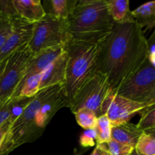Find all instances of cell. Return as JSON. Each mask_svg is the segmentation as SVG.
I'll use <instances>...</instances> for the list:
<instances>
[{
    "label": "cell",
    "mask_w": 155,
    "mask_h": 155,
    "mask_svg": "<svg viewBox=\"0 0 155 155\" xmlns=\"http://www.w3.org/2000/svg\"><path fill=\"white\" fill-rule=\"evenodd\" d=\"M12 18L0 15V50L12 33Z\"/></svg>",
    "instance_id": "obj_26"
},
{
    "label": "cell",
    "mask_w": 155,
    "mask_h": 155,
    "mask_svg": "<svg viewBox=\"0 0 155 155\" xmlns=\"http://www.w3.org/2000/svg\"><path fill=\"white\" fill-rule=\"evenodd\" d=\"M110 90L107 77L97 71L77 92L70 103L69 108L74 114L80 109H89L98 117L101 116V107Z\"/></svg>",
    "instance_id": "obj_6"
},
{
    "label": "cell",
    "mask_w": 155,
    "mask_h": 155,
    "mask_svg": "<svg viewBox=\"0 0 155 155\" xmlns=\"http://www.w3.org/2000/svg\"><path fill=\"white\" fill-rule=\"evenodd\" d=\"M110 155H131L135 151V147L121 143L111 139L106 144Z\"/></svg>",
    "instance_id": "obj_25"
},
{
    "label": "cell",
    "mask_w": 155,
    "mask_h": 155,
    "mask_svg": "<svg viewBox=\"0 0 155 155\" xmlns=\"http://www.w3.org/2000/svg\"><path fill=\"white\" fill-rule=\"evenodd\" d=\"M77 0H49L45 1V14L51 15L58 19L68 20L74 9L75 8Z\"/></svg>",
    "instance_id": "obj_16"
},
{
    "label": "cell",
    "mask_w": 155,
    "mask_h": 155,
    "mask_svg": "<svg viewBox=\"0 0 155 155\" xmlns=\"http://www.w3.org/2000/svg\"><path fill=\"white\" fill-rule=\"evenodd\" d=\"M0 15L10 18L18 16L16 10L14 7L13 0L0 1Z\"/></svg>",
    "instance_id": "obj_29"
},
{
    "label": "cell",
    "mask_w": 155,
    "mask_h": 155,
    "mask_svg": "<svg viewBox=\"0 0 155 155\" xmlns=\"http://www.w3.org/2000/svg\"><path fill=\"white\" fill-rule=\"evenodd\" d=\"M96 133L95 129L86 130L83 132L80 137V144L83 148H89L95 145Z\"/></svg>",
    "instance_id": "obj_27"
},
{
    "label": "cell",
    "mask_w": 155,
    "mask_h": 155,
    "mask_svg": "<svg viewBox=\"0 0 155 155\" xmlns=\"http://www.w3.org/2000/svg\"><path fill=\"white\" fill-rule=\"evenodd\" d=\"M149 107L147 103L124 98L110 89L101 107V115H107L112 126H117L129 123L136 114H140Z\"/></svg>",
    "instance_id": "obj_9"
},
{
    "label": "cell",
    "mask_w": 155,
    "mask_h": 155,
    "mask_svg": "<svg viewBox=\"0 0 155 155\" xmlns=\"http://www.w3.org/2000/svg\"><path fill=\"white\" fill-rule=\"evenodd\" d=\"M145 103H147V104H149L150 106H152L155 104V89L153 90V92L147 97V98L145 101Z\"/></svg>",
    "instance_id": "obj_32"
},
{
    "label": "cell",
    "mask_w": 155,
    "mask_h": 155,
    "mask_svg": "<svg viewBox=\"0 0 155 155\" xmlns=\"http://www.w3.org/2000/svg\"><path fill=\"white\" fill-rule=\"evenodd\" d=\"M148 46H149V49L152 47L155 46V27H154V30L153 31L152 34L151 35V36L149 37V39H148Z\"/></svg>",
    "instance_id": "obj_34"
},
{
    "label": "cell",
    "mask_w": 155,
    "mask_h": 155,
    "mask_svg": "<svg viewBox=\"0 0 155 155\" xmlns=\"http://www.w3.org/2000/svg\"><path fill=\"white\" fill-rule=\"evenodd\" d=\"M131 155H139V154H137V153H136V151H134V152H133V154H132Z\"/></svg>",
    "instance_id": "obj_37"
},
{
    "label": "cell",
    "mask_w": 155,
    "mask_h": 155,
    "mask_svg": "<svg viewBox=\"0 0 155 155\" xmlns=\"http://www.w3.org/2000/svg\"><path fill=\"white\" fill-rule=\"evenodd\" d=\"M108 11L115 23H123L134 20L130 10L129 0H108Z\"/></svg>",
    "instance_id": "obj_18"
},
{
    "label": "cell",
    "mask_w": 155,
    "mask_h": 155,
    "mask_svg": "<svg viewBox=\"0 0 155 155\" xmlns=\"http://www.w3.org/2000/svg\"><path fill=\"white\" fill-rule=\"evenodd\" d=\"M32 58L33 54L27 44L8 58L0 78V103L13 97L25 75L26 70Z\"/></svg>",
    "instance_id": "obj_8"
},
{
    "label": "cell",
    "mask_w": 155,
    "mask_h": 155,
    "mask_svg": "<svg viewBox=\"0 0 155 155\" xmlns=\"http://www.w3.org/2000/svg\"><path fill=\"white\" fill-rule=\"evenodd\" d=\"M142 132V130L138 128L136 124L130 122L112 126L111 139L117 142L135 147Z\"/></svg>",
    "instance_id": "obj_15"
},
{
    "label": "cell",
    "mask_w": 155,
    "mask_h": 155,
    "mask_svg": "<svg viewBox=\"0 0 155 155\" xmlns=\"http://www.w3.org/2000/svg\"><path fill=\"white\" fill-rule=\"evenodd\" d=\"M68 58V53L64 49V51L42 73L39 91L58 84H64Z\"/></svg>",
    "instance_id": "obj_12"
},
{
    "label": "cell",
    "mask_w": 155,
    "mask_h": 155,
    "mask_svg": "<svg viewBox=\"0 0 155 155\" xmlns=\"http://www.w3.org/2000/svg\"><path fill=\"white\" fill-rule=\"evenodd\" d=\"M155 89V68L147 59L143 64L129 76L115 92L132 101L145 103L147 97Z\"/></svg>",
    "instance_id": "obj_7"
},
{
    "label": "cell",
    "mask_w": 155,
    "mask_h": 155,
    "mask_svg": "<svg viewBox=\"0 0 155 155\" xmlns=\"http://www.w3.org/2000/svg\"><path fill=\"white\" fill-rule=\"evenodd\" d=\"M42 74L30 76L22 80L13 95V98H32L39 93V85L42 80Z\"/></svg>",
    "instance_id": "obj_19"
},
{
    "label": "cell",
    "mask_w": 155,
    "mask_h": 155,
    "mask_svg": "<svg viewBox=\"0 0 155 155\" xmlns=\"http://www.w3.org/2000/svg\"><path fill=\"white\" fill-rule=\"evenodd\" d=\"M64 107H69V103L65 95L64 84H61L56 92L42 104L37 112L36 116L37 127L44 131L54 114Z\"/></svg>",
    "instance_id": "obj_11"
},
{
    "label": "cell",
    "mask_w": 155,
    "mask_h": 155,
    "mask_svg": "<svg viewBox=\"0 0 155 155\" xmlns=\"http://www.w3.org/2000/svg\"><path fill=\"white\" fill-rule=\"evenodd\" d=\"M100 45L101 42L89 43L74 40L65 45L68 58L64 89L69 104L80 89L96 74Z\"/></svg>",
    "instance_id": "obj_3"
},
{
    "label": "cell",
    "mask_w": 155,
    "mask_h": 155,
    "mask_svg": "<svg viewBox=\"0 0 155 155\" xmlns=\"http://www.w3.org/2000/svg\"><path fill=\"white\" fill-rule=\"evenodd\" d=\"M148 60L155 68V48H150Z\"/></svg>",
    "instance_id": "obj_33"
},
{
    "label": "cell",
    "mask_w": 155,
    "mask_h": 155,
    "mask_svg": "<svg viewBox=\"0 0 155 155\" xmlns=\"http://www.w3.org/2000/svg\"><path fill=\"white\" fill-rule=\"evenodd\" d=\"M64 51V46H59L44 50L33 55L27 66L23 80L30 76L42 74L48 68V67L54 61H55Z\"/></svg>",
    "instance_id": "obj_13"
},
{
    "label": "cell",
    "mask_w": 155,
    "mask_h": 155,
    "mask_svg": "<svg viewBox=\"0 0 155 155\" xmlns=\"http://www.w3.org/2000/svg\"><path fill=\"white\" fill-rule=\"evenodd\" d=\"M61 84L40 90L27 106L21 116L11 126L0 148V155H8L21 145L36 141L44 131L36 124V116L42 104L56 92Z\"/></svg>",
    "instance_id": "obj_4"
},
{
    "label": "cell",
    "mask_w": 155,
    "mask_h": 155,
    "mask_svg": "<svg viewBox=\"0 0 155 155\" xmlns=\"http://www.w3.org/2000/svg\"><path fill=\"white\" fill-rule=\"evenodd\" d=\"M135 151L139 155H155V139L143 131L135 146Z\"/></svg>",
    "instance_id": "obj_21"
},
{
    "label": "cell",
    "mask_w": 155,
    "mask_h": 155,
    "mask_svg": "<svg viewBox=\"0 0 155 155\" xmlns=\"http://www.w3.org/2000/svg\"><path fill=\"white\" fill-rule=\"evenodd\" d=\"M13 5L18 16L30 23L39 22L45 15L39 0H13Z\"/></svg>",
    "instance_id": "obj_14"
},
{
    "label": "cell",
    "mask_w": 155,
    "mask_h": 155,
    "mask_svg": "<svg viewBox=\"0 0 155 155\" xmlns=\"http://www.w3.org/2000/svg\"><path fill=\"white\" fill-rule=\"evenodd\" d=\"M112 124L106 114L98 117L95 127L96 133V143L107 144L111 140Z\"/></svg>",
    "instance_id": "obj_20"
},
{
    "label": "cell",
    "mask_w": 155,
    "mask_h": 155,
    "mask_svg": "<svg viewBox=\"0 0 155 155\" xmlns=\"http://www.w3.org/2000/svg\"><path fill=\"white\" fill-rule=\"evenodd\" d=\"M33 27L34 24L25 21L18 15L12 18V31L0 50V63L28 44L31 39Z\"/></svg>",
    "instance_id": "obj_10"
},
{
    "label": "cell",
    "mask_w": 155,
    "mask_h": 155,
    "mask_svg": "<svg viewBox=\"0 0 155 155\" xmlns=\"http://www.w3.org/2000/svg\"><path fill=\"white\" fill-rule=\"evenodd\" d=\"M82 153H83V152H81V153H79V154H76V155H81V154H82Z\"/></svg>",
    "instance_id": "obj_38"
},
{
    "label": "cell",
    "mask_w": 155,
    "mask_h": 155,
    "mask_svg": "<svg viewBox=\"0 0 155 155\" xmlns=\"http://www.w3.org/2000/svg\"><path fill=\"white\" fill-rule=\"evenodd\" d=\"M148 39L136 20L115 23L110 34L101 42L97 71L107 77L111 90H116L129 76L148 59Z\"/></svg>",
    "instance_id": "obj_1"
},
{
    "label": "cell",
    "mask_w": 155,
    "mask_h": 155,
    "mask_svg": "<svg viewBox=\"0 0 155 155\" xmlns=\"http://www.w3.org/2000/svg\"><path fill=\"white\" fill-rule=\"evenodd\" d=\"M10 127L11 123L9 120H7L5 123L0 126V148H1L3 142H4L8 133Z\"/></svg>",
    "instance_id": "obj_30"
},
{
    "label": "cell",
    "mask_w": 155,
    "mask_h": 155,
    "mask_svg": "<svg viewBox=\"0 0 155 155\" xmlns=\"http://www.w3.org/2000/svg\"><path fill=\"white\" fill-rule=\"evenodd\" d=\"M34 97H32V98H24V97L14 98L12 109H11L10 117H9L8 120L11 123V126L21 116V114L23 113L24 109L30 104V101L34 98Z\"/></svg>",
    "instance_id": "obj_23"
},
{
    "label": "cell",
    "mask_w": 155,
    "mask_h": 155,
    "mask_svg": "<svg viewBox=\"0 0 155 155\" xmlns=\"http://www.w3.org/2000/svg\"><path fill=\"white\" fill-rule=\"evenodd\" d=\"M74 115L77 124L85 130L95 129L98 117L92 110L87 108L80 109Z\"/></svg>",
    "instance_id": "obj_22"
},
{
    "label": "cell",
    "mask_w": 155,
    "mask_h": 155,
    "mask_svg": "<svg viewBox=\"0 0 155 155\" xmlns=\"http://www.w3.org/2000/svg\"><path fill=\"white\" fill-rule=\"evenodd\" d=\"M132 16L143 28L150 30L155 27V1L142 5L131 12Z\"/></svg>",
    "instance_id": "obj_17"
},
{
    "label": "cell",
    "mask_w": 155,
    "mask_h": 155,
    "mask_svg": "<svg viewBox=\"0 0 155 155\" xmlns=\"http://www.w3.org/2000/svg\"><path fill=\"white\" fill-rule=\"evenodd\" d=\"M13 99V97H11L0 103V126L9 120Z\"/></svg>",
    "instance_id": "obj_28"
},
{
    "label": "cell",
    "mask_w": 155,
    "mask_h": 155,
    "mask_svg": "<svg viewBox=\"0 0 155 155\" xmlns=\"http://www.w3.org/2000/svg\"><path fill=\"white\" fill-rule=\"evenodd\" d=\"M141 118L136 124L139 130H144L155 127V104L145 109L140 113Z\"/></svg>",
    "instance_id": "obj_24"
},
{
    "label": "cell",
    "mask_w": 155,
    "mask_h": 155,
    "mask_svg": "<svg viewBox=\"0 0 155 155\" xmlns=\"http://www.w3.org/2000/svg\"><path fill=\"white\" fill-rule=\"evenodd\" d=\"M8 58L5 59V60L3 61L2 62H1V63H0V78H1L2 74L5 68V65H6V63H7Z\"/></svg>",
    "instance_id": "obj_36"
},
{
    "label": "cell",
    "mask_w": 155,
    "mask_h": 155,
    "mask_svg": "<svg viewBox=\"0 0 155 155\" xmlns=\"http://www.w3.org/2000/svg\"><path fill=\"white\" fill-rule=\"evenodd\" d=\"M90 155H110L106 144H96L95 149Z\"/></svg>",
    "instance_id": "obj_31"
},
{
    "label": "cell",
    "mask_w": 155,
    "mask_h": 155,
    "mask_svg": "<svg viewBox=\"0 0 155 155\" xmlns=\"http://www.w3.org/2000/svg\"><path fill=\"white\" fill-rule=\"evenodd\" d=\"M67 22L71 40L89 43L104 40L115 24L107 0H80Z\"/></svg>",
    "instance_id": "obj_2"
},
{
    "label": "cell",
    "mask_w": 155,
    "mask_h": 155,
    "mask_svg": "<svg viewBox=\"0 0 155 155\" xmlns=\"http://www.w3.org/2000/svg\"><path fill=\"white\" fill-rule=\"evenodd\" d=\"M70 40L67 20L45 14L41 21L34 24L28 47L33 56L48 48L65 46Z\"/></svg>",
    "instance_id": "obj_5"
},
{
    "label": "cell",
    "mask_w": 155,
    "mask_h": 155,
    "mask_svg": "<svg viewBox=\"0 0 155 155\" xmlns=\"http://www.w3.org/2000/svg\"><path fill=\"white\" fill-rule=\"evenodd\" d=\"M144 132L146 133H148V135L151 136L152 137H154L155 139V127H152V128L148 129V130H144Z\"/></svg>",
    "instance_id": "obj_35"
}]
</instances>
